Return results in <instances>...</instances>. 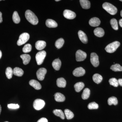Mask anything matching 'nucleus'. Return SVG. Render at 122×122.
Segmentation results:
<instances>
[{"instance_id":"nucleus-1","label":"nucleus","mask_w":122,"mask_h":122,"mask_svg":"<svg viewBox=\"0 0 122 122\" xmlns=\"http://www.w3.org/2000/svg\"><path fill=\"white\" fill-rule=\"evenodd\" d=\"M25 15L26 20L30 24L34 25L38 24V20L37 17L32 11L29 10H26Z\"/></svg>"},{"instance_id":"nucleus-2","label":"nucleus","mask_w":122,"mask_h":122,"mask_svg":"<svg viewBox=\"0 0 122 122\" xmlns=\"http://www.w3.org/2000/svg\"><path fill=\"white\" fill-rule=\"evenodd\" d=\"M102 7L108 13L112 15H115L117 11V9L116 7L108 2L103 3L102 5Z\"/></svg>"},{"instance_id":"nucleus-3","label":"nucleus","mask_w":122,"mask_h":122,"mask_svg":"<svg viewBox=\"0 0 122 122\" xmlns=\"http://www.w3.org/2000/svg\"><path fill=\"white\" fill-rule=\"evenodd\" d=\"M120 45L119 42L115 41L109 44L105 48V50L107 52L113 53L115 52Z\"/></svg>"},{"instance_id":"nucleus-4","label":"nucleus","mask_w":122,"mask_h":122,"mask_svg":"<svg viewBox=\"0 0 122 122\" xmlns=\"http://www.w3.org/2000/svg\"><path fill=\"white\" fill-rule=\"evenodd\" d=\"M46 55V53L45 51H41L36 54L35 58L38 65H40L42 64Z\"/></svg>"},{"instance_id":"nucleus-5","label":"nucleus","mask_w":122,"mask_h":122,"mask_svg":"<svg viewBox=\"0 0 122 122\" xmlns=\"http://www.w3.org/2000/svg\"><path fill=\"white\" fill-rule=\"evenodd\" d=\"M30 38V35L27 33H24L20 35L17 42V45L19 46L22 45L28 41Z\"/></svg>"},{"instance_id":"nucleus-6","label":"nucleus","mask_w":122,"mask_h":122,"mask_svg":"<svg viewBox=\"0 0 122 122\" xmlns=\"http://www.w3.org/2000/svg\"><path fill=\"white\" fill-rule=\"evenodd\" d=\"M45 105V103L44 100L37 99L34 100L33 106L35 110H39L44 107Z\"/></svg>"},{"instance_id":"nucleus-7","label":"nucleus","mask_w":122,"mask_h":122,"mask_svg":"<svg viewBox=\"0 0 122 122\" xmlns=\"http://www.w3.org/2000/svg\"><path fill=\"white\" fill-rule=\"evenodd\" d=\"M87 56L86 53L82 51L78 50L76 53V60L77 61H81L86 59Z\"/></svg>"},{"instance_id":"nucleus-8","label":"nucleus","mask_w":122,"mask_h":122,"mask_svg":"<svg viewBox=\"0 0 122 122\" xmlns=\"http://www.w3.org/2000/svg\"><path fill=\"white\" fill-rule=\"evenodd\" d=\"M90 61L94 67H97L99 65L98 56L96 53H91Z\"/></svg>"},{"instance_id":"nucleus-9","label":"nucleus","mask_w":122,"mask_h":122,"mask_svg":"<svg viewBox=\"0 0 122 122\" xmlns=\"http://www.w3.org/2000/svg\"><path fill=\"white\" fill-rule=\"evenodd\" d=\"M47 72V70L45 68H40L37 71L36 75L37 78L40 81H43L45 78V76Z\"/></svg>"},{"instance_id":"nucleus-10","label":"nucleus","mask_w":122,"mask_h":122,"mask_svg":"<svg viewBox=\"0 0 122 122\" xmlns=\"http://www.w3.org/2000/svg\"><path fill=\"white\" fill-rule=\"evenodd\" d=\"M63 15L65 18L69 20L74 19L76 17L75 13L71 10H65L63 11Z\"/></svg>"},{"instance_id":"nucleus-11","label":"nucleus","mask_w":122,"mask_h":122,"mask_svg":"<svg viewBox=\"0 0 122 122\" xmlns=\"http://www.w3.org/2000/svg\"><path fill=\"white\" fill-rule=\"evenodd\" d=\"M85 70L82 67H79L75 69L73 71V75L76 77L83 76L85 74Z\"/></svg>"},{"instance_id":"nucleus-12","label":"nucleus","mask_w":122,"mask_h":122,"mask_svg":"<svg viewBox=\"0 0 122 122\" xmlns=\"http://www.w3.org/2000/svg\"><path fill=\"white\" fill-rule=\"evenodd\" d=\"M78 35L79 39L84 44H86L88 41L87 36L84 32L82 30L78 31Z\"/></svg>"},{"instance_id":"nucleus-13","label":"nucleus","mask_w":122,"mask_h":122,"mask_svg":"<svg viewBox=\"0 0 122 122\" xmlns=\"http://www.w3.org/2000/svg\"><path fill=\"white\" fill-rule=\"evenodd\" d=\"M100 24V20L97 17L92 18L89 21V24L90 25L93 27L98 26Z\"/></svg>"},{"instance_id":"nucleus-14","label":"nucleus","mask_w":122,"mask_h":122,"mask_svg":"<svg viewBox=\"0 0 122 122\" xmlns=\"http://www.w3.org/2000/svg\"><path fill=\"white\" fill-rule=\"evenodd\" d=\"M46 43L44 41H38L35 43V47L38 50H41L45 48Z\"/></svg>"},{"instance_id":"nucleus-15","label":"nucleus","mask_w":122,"mask_h":122,"mask_svg":"<svg viewBox=\"0 0 122 122\" xmlns=\"http://www.w3.org/2000/svg\"><path fill=\"white\" fill-rule=\"evenodd\" d=\"M29 84L30 86L33 87L35 89L39 90L41 88V86L39 82L36 80L32 79L29 81Z\"/></svg>"},{"instance_id":"nucleus-16","label":"nucleus","mask_w":122,"mask_h":122,"mask_svg":"<svg viewBox=\"0 0 122 122\" xmlns=\"http://www.w3.org/2000/svg\"><path fill=\"white\" fill-rule=\"evenodd\" d=\"M46 26L49 28H56L58 26L57 22L52 19H48L46 20Z\"/></svg>"},{"instance_id":"nucleus-17","label":"nucleus","mask_w":122,"mask_h":122,"mask_svg":"<svg viewBox=\"0 0 122 122\" xmlns=\"http://www.w3.org/2000/svg\"><path fill=\"white\" fill-rule=\"evenodd\" d=\"M61 65V61L59 59H55L53 61L52 65L53 68L56 70L58 71L60 69Z\"/></svg>"},{"instance_id":"nucleus-18","label":"nucleus","mask_w":122,"mask_h":122,"mask_svg":"<svg viewBox=\"0 0 122 122\" xmlns=\"http://www.w3.org/2000/svg\"><path fill=\"white\" fill-rule=\"evenodd\" d=\"M55 99L57 102H62L65 100V97L61 93H56L54 95Z\"/></svg>"},{"instance_id":"nucleus-19","label":"nucleus","mask_w":122,"mask_h":122,"mask_svg":"<svg viewBox=\"0 0 122 122\" xmlns=\"http://www.w3.org/2000/svg\"><path fill=\"white\" fill-rule=\"evenodd\" d=\"M95 35L98 37H102L104 36L105 32L103 29L101 28H96L94 31Z\"/></svg>"},{"instance_id":"nucleus-20","label":"nucleus","mask_w":122,"mask_h":122,"mask_svg":"<svg viewBox=\"0 0 122 122\" xmlns=\"http://www.w3.org/2000/svg\"><path fill=\"white\" fill-rule=\"evenodd\" d=\"M57 85L58 87H65L66 85V81L63 78H58L56 81Z\"/></svg>"},{"instance_id":"nucleus-21","label":"nucleus","mask_w":122,"mask_h":122,"mask_svg":"<svg viewBox=\"0 0 122 122\" xmlns=\"http://www.w3.org/2000/svg\"><path fill=\"white\" fill-rule=\"evenodd\" d=\"M20 57L22 59L23 63L25 65L28 64L31 58L30 55L28 54L21 55H20Z\"/></svg>"},{"instance_id":"nucleus-22","label":"nucleus","mask_w":122,"mask_h":122,"mask_svg":"<svg viewBox=\"0 0 122 122\" xmlns=\"http://www.w3.org/2000/svg\"><path fill=\"white\" fill-rule=\"evenodd\" d=\"M81 5L82 8L87 9L90 8V2L87 0H79Z\"/></svg>"},{"instance_id":"nucleus-23","label":"nucleus","mask_w":122,"mask_h":122,"mask_svg":"<svg viewBox=\"0 0 122 122\" xmlns=\"http://www.w3.org/2000/svg\"><path fill=\"white\" fill-rule=\"evenodd\" d=\"M13 74L15 76H22L24 74V72L23 70L18 67L14 68L13 70Z\"/></svg>"},{"instance_id":"nucleus-24","label":"nucleus","mask_w":122,"mask_h":122,"mask_svg":"<svg viewBox=\"0 0 122 122\" xmlns=\"http://www.w3.org/2000/svg\"><path fill=\"white\" fill-rule=\"evenodd\" d=\"M93 79L95 83L99 84L102 82V76L98 74H95L93 76Z\"/></svg>"},{"instance_id":"nucleus-25","label":"nucleus","mask_w":122,"mask_h":122,"mask_svg":"<svg viewBox=\"0 0 122 122\" xmlns=\"http://www.w3.org/2000/svg\"><path fill=\"white\" fill-rule=\"evenodd\" d=\"M85 86L84 83L82 82H79L75 85L74 87L75 91L79 92L81 91Z\"/></svg>"},{"instance_id":"nucleus-26","label":"nucleus","mask_w":122,"mask_h":122,"mask_svg":"<svg viewBox=\"0 0 122 122\" xmlns=\"http://www.w3.org/2000/svg\"><path fill=\"white\" fill-rule=\"evenodd\" d=\"M53 113L57 116L60 117L61 119H65V115L62 111L59 109H55L53 111Z\"/></svg>"},{"instance_id":"nucleus-27","label":"nucleus","mask_w":122,"mask_h":122,"mask_svg":"<svg viewBox=\"0 0 122 122\" xmlns=\"http://www.w3.org/2000/svg\"><path fill=\"white\" fill-rule=\"evenodd\" d=\"M90 94V91L89 89L87 88H86L83 90V93L82 94V98L84 100L87 99L89 97Z\"/></svg>"},{"instance_id":"nucleus-28","label":"nucleus","mask_w":122,"mask_h":122,"mask_svg":"<svg viewBox=\"0 0 122 122\" xmlns=\"http://www.w3.org/2000/svg\"><path fill=\"white\" fill-rule=\"evenodd\" d=\"M108 105H117L118 102L117 99L115 97L112 96L108 99L107 100Z\"/></svg>"},{"instance_id":"nucleus-29","label":"nucleus","mask_w":122,"mask_h":122,"mask_svg":"<svg viewBox=\"0 0 122 122\" xmlns=\"http://www.w3.org/2000/svg\"><path fill=\"white\" fill-rule=\"evenodd\" d=\"M12 19L13 22L15 24H19L20 22V20L19 15L17 11H15L13 13L12 16Z\"/></svg>"},{"instance_id":"nucleus-30","label":"nucleus","mask_w":122,"mask_h":122,"mask_svg":"<svg viewBox=\"0 0 122 122\" xmlns=\"http://www.w3.org/2000/svg\"><path fill=\"white\" fill-rule=\"evenodd\" d=\"M65 41L62 38H59L56 41L55 43V46L57 49H59L63 46Z\"/></svg>"},{"instance_id":"nucleus-31","label":"nucleus","mask_w":122,"mask_h":122,"mask_svg":"<svg viewBox=\"0 0 122 122\" xmlns=\"http://www.w3.org/2000/svg\"><path fill=\"white\" fill-rule=\"evenodd\" d=\"M13 74V70L11 67H8L6 69L5 74L7 78L9 79H10L12 78Z\"/></svg>"},{"instance_id":"nucleus-32","label":"nucleus","mask_w":122,"mask_h":122,"mask_svg":"<svg viewBox=\"0 0 122 122\" xmlns=\"http://www.w3.org/2000/svg\"><path fill=\"white\" fill-rule=\"evenodd\" d=\"M111 69L115 72L122 71V66L119 64H116L111 66Z\"/></svg>"},{"instance_id":"nucleus-33","label":"nucleus","mask_w":122,"mask_h":122,"mask_svg":"<svg viewBox=\"0 0 122 122\" xmlns=\"http://www.w3.org/2000/svg\"><path fill=\"white\" fill-rule=\"evenodd\" d=\"M65 113L66 118L68 119H72L74 116L73 113L68 109L65 110Z\"/></svg>"},{"instance_id":"nucleus-34","label":"nucleus","mask_w":122,"mask_h":122,"mask_svg":"<svg viewBox=\"0 0 122 122\" xmlns=\"http://www.w3.org/2000/svg\"><path fill=\"white\" fill-rule=\"evenodd\" d=\"M110 24L112 27L115 30H118V24L117 21L116 19L113 18L110 20Z\"/></svg>"},{"instance_id":"nucleus-35","label":"nucleus","mask_w":122,"mask_h":122,"mask_svg":"<svg viewBox=\"0 0 122 122\" xmlns=\"http://www.w3.org/2000/svg\"><path fill=\"white\" fill-rule=\"evenodd\" d=\"M109 82L110 85L114 87H117L118 86L119 83L118 80L115 78L110 79L109 80Z\"/></svg>"},{"instance_id":"nucleus-36","label":"nucleus","mask_w":122,"mask_h":122,"mask_svg":"<svg viewBox=\"0 0 122 122\" xmlns=\"http://www.w3.org/2000/svg\"><path fill=\"white\" fill-rule=\"evenodd\" d=\"M32 50V46L30 44H27L24 46L22 51L25 53L30 52Z\"/></svg>"},{"instance_id":"nucleus-37","label":"nucleus","mask_w":122,"mask_h":122,"mask_svg":"<svg viewBox=\"0 0 122 122\" xmlns=\"http://www.w3.org/2000/svg\"><path fill=\"white\" fill-rule=\"evenodd\" d=\"M88 109L90 110H93V109H98V105L97 103L94 102H92L90 103L87 106Z\"/></svg>"},{"instance_id":"nucleus-38","label":"nucleus","mask_w":122,"mask_h":122,"mask_svg":"<svg viewBox=\"0 0 122 122\" xmlns=\"http://www.w3.org/2000/svg\"><path fill=\"white\" fill-rule=\"evenodd\" d=\"M8 107L9 109H15L19 108L20 106L18 104H10L8 105Z\"/></svg>"},{"instance_id":"nucleus-39","label":"nucleus","mask_w":122,"mask_h":122,"mask_svg":"<svg viewBox=\"0 0 122 122\" xmlns=\"http://www.w3.org/2000/svg\"><path fill=\"white\" fill-rule=\"evenodd\" d=\"M37 122H48V120L45 118H42L39 119Z\"/></svg>"},{"instance_id":"nucleus-40","label":"nucleus","mask_w":122,"mask_h":122,"mask_svg":"<svg viewBox=\"0 0 122 122\" xmlns=\"http://www.w3.org/2000/svg\"><path fill=\"white\" fill-rule=\"evenodd\" d=\"M118 81L119 85L122 86V79H119L118 80Z\"/></svg>"},{"instance_id":"nucleus-41","label":"nucleus","mask_w":122,"mask_h":122,"mask_svg":"<svg viewBox=\"0 0 122 122\" xmlns=\"http://www.w3.org/2000/svg\"><path fill=\"white\" fill-rule=\"evenodd\" d=\"M2 22V14L1 12H0V23Z\"/></svg>"},{"instance_id":"nucleus-42","label":"nucleus","mask_w":122,"mask_h":122,"mask_svg":"<svg viewBox=\"0 0 122 122\" xmlns=\"http://www.w3.org/2000/svg\"><path fill=\"white\" fill-rule=\"evenodd\" d=\"M119 24L120 26L122 28V19H120L119 20Z\"/></svg>"},{"instance_id":"nucleus-43","label":"nucleus","mask_w":122,"mask_h":122,"mask_svg":"<svg viewBox=\"0 0 122 122\" xmlns=\"http://www.w3.org/2000/svg\"><path fill=\"white\" fill-rule=\"evenodd\" d=\"M2 53L1 52V51L0 50V59L1 58V57H2Z\"/></svg>"},{"instance_id":"nucleus-44","label":"nucleus","mask_w":122,"mask_h":122,"mask_svg":"<svg viewBox=\"0 0 122 122\" xmlns=\"http://www.w3.org/2000/svg\"><path fill=\"white\" fill-rule=\"evenodd\" d=\"M1 106L0 105V114L1 113Z\"/></svg>"},{"instance_id":"nucleus-45","label":"nucleus","mask_w":122,"mask_h":122,"mask_svg":"<svg viewBox=\"0 0 122 122\" xmlns=\"http://www.w3.org/2000/svg\"><path fill=\"white\" fill-rule=\"evenodd\" d=\"M120 15H121V16L122 17V10L121 11V12H120Z\"/></svg>"},{"instance_id":"nucleus-46","label":"nucleus","mask_w":122,"mask_h":122,"mask_svg":"<svg viewBox=\"0 0 122 122\" xmlns=\"http://www.w3.org/2000/svg\"><path fill=\"white\" fill-rule=\"evenodd\" d=\"M60 0H55V1H60Z\"/></svg>"},{"instance_id":"nucleus-47","label":"nucleus","mask_w":122,"mask_h":122,"mask_svg":"<svg viewBox=\"0 0 122 122\" xmlns=\"http://www.w3.org/2000/svg\"><path fill=\"white\" fill-rule=\"evenodd\" d=\"M120 1H122V0H120Z\"/></svg>"},{"instance_id":"nucleus-48","label":"nucleus","mask_w":122,"mask_h":122,"mask_svg":"<svg viewBox=\"0 0 122 122\" xmlns=\"http://www.w3.org/2000/svg\"></svg>"},{"instance_id":"nucleus-49","label":"nucleus","mask_w":122,"mask_h":122,"mask_svg":"<svg viewBox=\"0 0 122 122\" xmlns=\"http://www.w3.org/2000/svg\"><path fill=\"white\" fill-rule=\"evenodd\" d=\"M1 1V0H0V1Z\"/></svg>"}]
</instances>
